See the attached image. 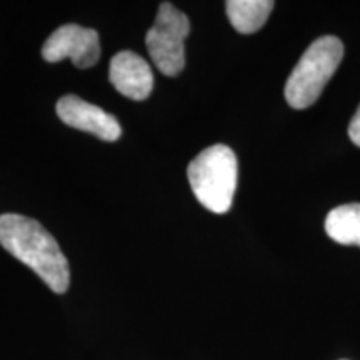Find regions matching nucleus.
<instances>
[{"mask_svg": "<svg viewBox=\"0 0 360 360\" xmlns=\"http://www.w3.org/2000/svg\"><path fill=\"white\" fill-rule=\"evenodd\" d=\"M0 244L32 269L52 292L65 294L69 290V262L52 233L37 220L19 214L0 215Z\"/></svg>", "mask_w": 360, "mask_h": 360, "instance_id": "nucleus-1", "label": "nucleus"}, {"mask_svg": "<svg viewBox=\"0 0 360 360\" xmlns=\"http://www.w3.org/2000/svg\"><path fill=\"white\" fill-rule=\"evenodd\" d=\"M187 177L193 195L205 209L225 214L231 209L237 188V157L231 147L217 143L202 150L191 162Z\"/></svg>", "mask_w": 360, "mask_h": 360, "instance_id": "nucleus-2", "label": "nucleus"}, {"mask_svg": "<svg viewBox=\"0 0 360 360\" xmlns=\"http://www.w3.org/2000/svg\"><path fill=\"white\" fill-rule=\"evenodd\" d=\"M344 57V44L334 35H323L307 47L285 84V98L294 109H307L321 97Z\"/></svg>", "mask_w": 360, "mask_h": 360, "instance_id": "nucleus-3", "label": "nucleus"}, {"mask_svg": "<svg viewBox=\"0 0 360 360\" xmlns=\"http://www.w3.org/2000/svg\"><path fill=\"white\" fill-rule=\"evenodd\" d=\"M191 22L172 4H160L154 25L146 35L148 56L157 69L167 77H175L186 67V39Z\"/></svg>", "mask_w": 360, "mask_h": 360, "instance_id": "nucleus-4", "label": "nucleus"}, {"mask_svg": "<svg viewBox=\"0 0 360 360\" xmlns=\"http://www.w3.org/2000/svg\"><path fill=\"white\" fill-rule=\"evenodd\" d=\"M42 57L51 64L70 58L79 69L94 67L101 58V40L94 29L65 24L49 35L42 47Z\"/></svg>", "mask_w": 360, "mask_h": 360, "instance_id": "nucleus-5", "label": "nucleus"}, {"mask_svg": "<svg viewBox=\"0 0 360 360\" xmlns=\"http://www.w3.org/2000/svg\"><path fill=\"white\" fill-rule=\"evenodd\" d=\"M56 109L58 119L65 125L96 135L101 141L115 142L122 135V127L114 115L77 96L62 97Z\"/></svg>", "mask_w": 360, "mask_h": 360, "instance_id": "nucleus-6", "label": "nucleus"}, {"mask_svg": "<svg viewBox=\"0 0 360 360\" xmlns=\"http://www.w3.org/2000/svg\"><path fill=\"white\" fill-rule=\"evenodd\" d=\"M109 80L117 92L132 101H146L154 87L150 65L132 51H122L112 57Z\"/></svg>", "mask_w": 360, "mask_h": 360, "instance_id": "nucleus-7", "label": "nucleus"}, {"mask_svg": "<svg viewBox=\"0 0 360 360\" xmlns=\"http://www.w3.org/2000/svg\"><path fill=\"white\" fill-rule=\"evenodd\" d=\"M274 6L272 0H229L225 12L237 32L254 34L265 25Z\"/></svg>", "mask_w": 360, "mask_h": 360, "instance_id": "nucleus-8", "label": "nucleus"}, {"mask_svg": "<svg viewBox=\"0 0 360 360\" xmlns=\"http://www.w3.org/2000/svg\"><path fill=\"white\" fill-rule=\"evenodd\" d=\"M326 231L332 240L342 245L360 247V204H345L330 210L326 219Z\"/></svg>", "mask_w": 360, "mask_h": 360, "instance_id": "nucleus-9", "label": "nucleus"}, {"mask_svg": "<svg viewBox=\"0 0 360 360\" xmlns=\"http://www.w3.org/2000/svg\"><path fill=\"white\" fill-rule=\"evenodd\" d=\"M349 137H350V141L355 143V146L360 147V105H359L357 112L354 114L352 120H350Z\"/></svg>", "mask_w": 360, "mask_h": 360, "instance_id": "nucleus-10", "label": "nucleus"}]
</instances>
